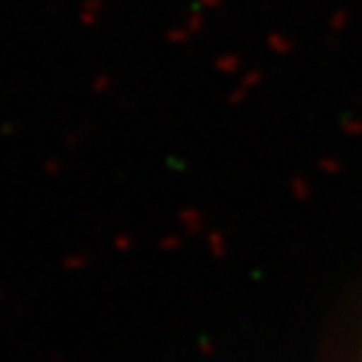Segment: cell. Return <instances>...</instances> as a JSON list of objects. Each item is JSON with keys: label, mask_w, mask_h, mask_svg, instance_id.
<instances>
[{"label": "cell", "mask_w": 362, "mask_h": 362, "mask_svg": "<svg viewBox=\"0 0 362 362\" xmlns=\"http://www.w3.org/2000/svg\"><path fill=\"white\" fill-rule=\"evenodd\" d=\"M360 362H362V360H360Z\"/></svg>", "instance_id": "cell-1"}]
</instances>
